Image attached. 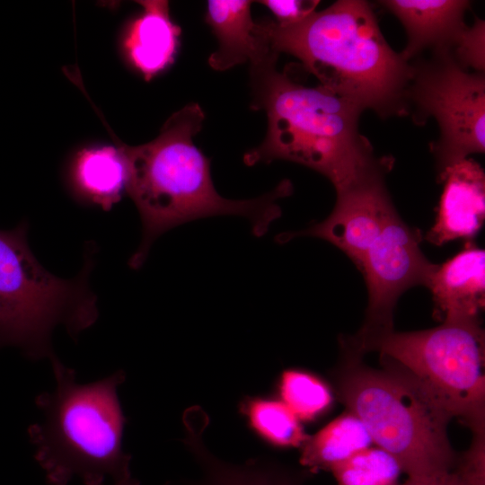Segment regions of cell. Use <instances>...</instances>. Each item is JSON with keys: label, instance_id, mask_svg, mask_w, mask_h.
Wrapping results in <instances>:
<instances>
[{"label": "cell", "instance_id": "1", "mask_svg": "<svg viewBox=\"0 0 485 485\" xmlns=\"http://www.w3.org/2000/svg\"><path fill=\"white\" fill-rule=\"evenodd\" d=\"M205 114L198 103L175 111L158 136L139 146H128L111 132L128 164L127 192L140 216L142 238L128 266L138 269L153 242L165 232L190 221L216 216L248 219L256 236L265 234L282 212L278 199L293 193V184L281 181L272 190L251 199H229L216 190L210 160L193 142Z\"/></svg>", "mask_w": 485, "mask_h": 485}, {"label": "cell", "instance_id": "2", "mask_svg": "<svg viewBox=\"0 0 485 485\" xmlns=\"http://www.w3.org/2000/svg\"><path fill=\"white\" fill-rule=\"evenodd\" d=\"M255 30L273 51L296 57L325 89L382 119L409 115L411 63L388 44L368 2L339 0L297 23L265 20Z\"/></svg>", "mask_w": 485, "mask_h": 485}, {"label": "cell", "instance_id": "3", "mask_svg": "<svg viewBox=\"0 0 485 485\" xmlns=\"http://www.w3.org/2000/svg\"><path fill=\"white\" fill-rule=\"evenodd\" d=\"M273 50L250 63L253 110H264V140L243 155L248 166L275 160L299 163L326 177L336 190L380 164L369 140L359 131L365 110L318 84L305 86L277 69Z\"/></svg>", "mask_w": 485, "mask_h": 485}, {"label": "cell", "instance_id": "4", "mask_svg": "<svg viewBox=\"0 0 485 485\" xmlns=\"http://www.w3.org/2000/svg\"><path fill=\"white\" fill-rule=\"evenodd\" d=\"M341 362L336 375L339 399L367 428L373 442L399 463L409 479L436 478L455 468L448 437L452 415L410 372L381 357L382 368L340 340Z\"/></svg>", "mask_w": 485, "mask_h": 485}, {"label": "cell", "instance_id": "5", "mask_svg": "<svg viewBox=\"0 0 485 485\" xmlns=\"http://www.w3.org/2000/svg\"><path fill=\"white\" fill-rule=\"evenodd\" d=\"M50 363L56 388L37 396L43 418L28 429L47 482L66 485L77 477L84 485H102L107 478L130 476V455L122 448L127 419L118 396L125 373L81 384L57 357Z\"/></svg>", "mask_w": 485, "mask_h": 485}, {"label": "cell", "instance_id": "6", "mask_svg": "<svg viewBox=\"0 0 485 485\" xmlns=\"http://www.w3.org/2000/svg\"><path fill=\"white\" fill-rule=\"evenodd\" d=\"M27 231L24 220L0 230V348L15 346L32 360H50L56 357L51 335L57 325L75 340L98 319L97 296L89 284L93 248L76 277L60 278L38 261Z\"/></svg>", "mask_w": 485, "mask_h": 485}, {"label": "cell", "instance_id": "7", "mask_svg": "<svg viewBox=\"0 0 485 485\" xmlns=\"http://www.w3.org/2000/svg\"><path fill=\"white\" fill-rule=\"evenodd\" d=\"M369 351L417 377L472 436H485V335L480 319L445 320L435 328L392 331Z\"/></svg>", "mask_w": 485, "mask_h": 485}, {"label": "cell", "instance_id": "8", "mask_svg": "<svg viewBox=\"0 0 485 485\" xmlns=\"http://www.w3.org/2000/svg\"><path fill=\"white\" fill-rule=\"evenodd\" d=\"M410 63L409 115L419 126L429 118L437 123L438 138L430 151L438 178L470 154L485 151V75L461 67L446 48Z\"/></svg>", "mask_w": 485, "mask_h": 485}, {"label": "cell", "instance_id": "9", "mask_svg": "<svg viewBox=\"0 0 485 485\" xmlns=\"http://www.w3.org/2000/svg\"><path fill=\"white\" fill-rule=\"evenodd\" d=\"M422 234L395 215L370 245L358 270L368 295L366 317L360 330L348 337L365 355L373 343L394 331L393 313L401 295L416 286L427 287L437 264L420 249Z\"/></svg>", "mask_w": 485, "mask_h": 485}, {"label": "cell", "instance_id": "10", "mask_svg": "<svg viewBox=\"0 0 485 485\" xmlns=\"http://www.w3.org/2000/svg\"><path fill=\"white\" fill-rule=\"evenodd\" d=\"M393 158H386L348 186L336 190L335 206L322 221L278 236L287 242L297 236H313L342 251L359 268L366 251L398 214L385 184Z\"/></svg>", "mask_w": 485, "mask_h": 485}, {"label": "cell", "instance_id": "11", "mask_svg": "<svg viewBox=\"0 0 485 485\" xmlns=\"http://www.w3.org/2000/svg\"><path fill=\"white\" fill-rule=\"evenodd\" d=\"M444 183L436 216L425 239L441 246L456 239L470 241L485 219V174L481 166L467 158L437 178Z\"/></svg>", "mask_w": 485, "mask_h": 485}, {"label": "cell", "instance_id": "12", "mask_svg": "<svg viewBox=\"0 0 485 485\" xmlns=\"http://www.w3.org/2000/svg\"><path fill=\"white\" fill-rule=\"evenodd\" d=\"M427 287L438 320L480 319L485 305V251L467 241L460 252L437 264Z\"/></svg>", "mask_w": 485, "mask_h": 485}, {"label": "cell", "instance_id": "13", "mask_svg": "<svg viewBox=\"0 0 485 485\" xmlns=\"http://www.w3.org/2000/svg\"><path fill=\"white\" fill-rule=\"evenodd\" d=\"M403 25L407 44L401 53L411 62L426 49H450L466 26V0H384L378 2Z\"/></svg>", "mask_w": 485, "mask_h": 485}, {"label": "cell", "instance_id": "14", "mask_svg": "<svg viewBox=\"0 0 485 485\" xmlns=\"http://www.w3.org/2000/svg\"><path fill=\"white\" fill-rule=\"evenodd\" d=\"M183 420L184 443L202 472L197 485H302L299 479L271 463L252 460L234 464L217 458L203 441L207 418L202 410H188Z\"/></svg>", "mask_w": 485, "mask_h": 485}, {"label": "cell", "instance_id": "15", "mask_svg": "<svg viewBox=\"0 0 485 485\" xmlns=\"http://www.w3.org/2000/svg\"><path fill=\"white\" fill-rule=\"evenodd\" d=\"M248 0H209L206 21L218 40V47L208 57L217 71L260 58L270 49L268 41L255 30Z\"/></svg>", "mask_w": 485, "mask_h": 485}, {"label": "cell", "instance_id": "16", "mask_svg": "<svg viewBox=\"0 0 485 485\" xmlns=\"http://www.w3.org/2000/svg\"><path fill=\"white\" fill-rule=\"evenodd\" d=\"M137 3L143 12L129 28L125 48L133 66L149 80L172 62L181 30L170 17L167 1Z\"/></svg>", "mask_w": 485, "mask_h": 485}, {"label": "cell", "instance_id": "17", "mask_svg": "<svg viewBox=\"0 0 485 485\" xmlns=\"http://www.w3.org/2000/svg\"><path fill=\"white\" fill-rule=\"evenodd\" d=\"M128 164L120 148H86L75 158L70 180L75 194L88 205L110 210L127 192Z\"/></svg>", "mask_w": 485, "mask_h": 485}, {"label": "cell", "instance_id": "18", "mask_svg": "<svg viewBox=\"0 0 485 485\" xmlns=\"http://www.w3.org/2000/svg\"><path fill=\"white\" fill-rule=\"evenodd\" d=\"M372 437L352 412L342 413L302 445L299 462L311 472L330 471L333 465L371 446Z\"/></svg>", "mask_w": 485, "mask_h": 485}, {"label": "cell", "instance_id": "19", "mask_svg": "<svg viewBox=\"0 0 485 485\" xmlns=\"http://www.w3.org/2000/svg\"><path fill=\"white\" fill-rule=\"evenodd\" d=\"M239 410L256 436L273 447H301L308 437L301 421L278 399L248 396Z\"/></svg>", "mask_w": 485, "mask_h": 485}, {"label": "cell", "instance_id": "20", "mask_svg": "<svg viewBox=\"0 0 485 485\" xmlns=\"http://www.w3.org/2000/svg\"><path fill=\"white\" fill-rule=\"evenodd\" d=\"M278 392L300 421H313L331 409L333 394L317 375L300 369H287L279 375Z\"/></svg>", "mask_w": 485, "mask_h": 485}, {"label": "cell", "instance_id": "21", "mask_svg": "<svg viewBox=\"0 0 485 485\" xmlns=\"http://www.w3.org/2000/svg\"><path fill=\"white\" fill-rule=\"evenodd\" d=\"M337 485H398L401 469L384 449L365 448L330 470Z\"/></svg>", "mask_w": 485, "mask_h": 485}, {"label": "cell", "instance_id": "22", "mask_svg": "<svg viewBox=\"0 0 485 485\" xmlns=\"http://www.w3.org/2000/svg\"><path fill=\"white\" fill-rule=\"evenodd\" d=\"M449 51L463 69L485 71V22L476 17L472 25H466L457 35Z\"/></svg>", "mask_w": 485, "mask_h": 485}, {"label": "cell", "instance_id": "23", "mask_svg": "<svg viewBox=\"0 0 485 485\" xmlns=\"http://www.w3.org/2000/svg\"><path fill=\"white\" fill-rule=\"evenodd\" d=\"M468 485H485V436H472V444L454 470Z\"/></svg>", "mask_w": 485, "mask_h": 485}, {"label": "cell", "instance_id": "24", "mask_svg": "<svg viewBox=\"0 0 485 485\" xmlns=\"http://www.w3.org/2000/svg\"><path fill=\"white\" fill-rule=\"evenodd\" d=\"M259 3L265 5L275 16L280 25L297 23L315 12L318 0H264Z\"/></svg>", "mask_w": 485, "mask_h": 485}, {"label": "cell", "instance_id": "25", "mask_svg": "<svg viewBox=\"0 0 485 485\" xmlns=\"http://www.w3.org/2000/svg\"><path fill=\"white\" fill-rule=\"evenodd\" d=\"M401 485H468L455 472L453 471L446 474L424 480L409 479Z\"/></svg>", "mask_w": 485, "mask_h": 485}, {"label": "cell", "instance_id": "26", "mask_svg": "<svg viewBox=\"0 0 485 485\" xmlns=\"http://www.w3.org/2000/svg\"><path fill=\"white\" fill-rule=\"evenodd\" d=\"M114 485H139V481L130 475L114 481Z\"/></svg>", "mask_w": 485, "mask_h": 485}]
</instances>
